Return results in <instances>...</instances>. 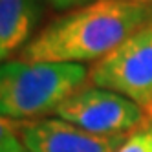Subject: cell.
I'll return each instance as SVG.
<instances>
[{
	"instance_id": "5",
	"label": "cell",
	"mask_w": 152,
	"mask_h": 152,
	"mask_svg": "<svg viewBox=\"0 0 152 152\" xmlns=\"http://www.w3.org/2000/svg\"><path fill=\"white\" fill-rule=\"evenodd\" d=\"M18 132L29 152H117L128 136H97L59 117L20 121Z\"/></svg>"
},
{
	"instance_id": "9",
	"label": "cell",
	"mask_w": 152,
	"mask_h": 152,
	"mask_svg": "<svg viewBox=\"0 0 152 152\" xmlns=\"http://www.w3.org/2000/svg\"><path fill=\"white\" fill-rule=\"evenodd\" d=\"M50 6H53L55 9H62V11H72L75 7L86 6L90 2H95V0H46Z\"/></svg>"
},
{
	"instance_id": "3",
	"label": "cell",
	"mask_w": 152,
	"mask_h": 152,
	"mask_svg": "<svg viewBox=\"0 0 152 152\" xmlns=\"http://www.w3.org/2000/svg\"><path fill=\"white\" fill-rule=\"evenodd\" d=\"M95 86L134 101L152 117V17L90 70Z\"/></svg>"
},
{
	"instance_id": "11",
	"label": "cell",
	"mask_w": 152,
	"mask_h": 152,
	"mask_svg": "<svg viewBox=\"0 0 152 152\" xmlns=\"http://www.w3.org/2000/svg\"><path fill=\"white\" fill-rule=\"evenodd\" d=\"M125 2H134V4H143V6H150V7H152V0H125Z\"/></svg>"
},
{
	"instance_id": "7",
	"label": "cell",
	"mask_w": 152,
	"mask_h": 152,
	"mask_svg": "<svg viewBox=\"0 0 152 152\" xmlns=\"http://www.w3.org/2000/svg\"><path fill=\"white\" fill-rule=\"evenodd\" d=\"M117 152H152V119L130 132Z\"/></svg>"
},
{
	"instance_id": "8",
	"label": "cell",
	"mask_w": 152,
	"mask_h": 152,
	"mask_svg": "<svg viewBox=\"0 0 152 152\" xmlns=\"http://www.w3.org/2000/svg\"><path fill=\"white\" fill-rule=\"evenodd\" d=\"M20 121L0 117V150L20 141Z\"/></svg>"
},
{
	"instance_id": "1",
	"label": "cell",
	"mask_w": 152,
	"mask_h": 152,
	"mask_svg": "<svg viewBox=\"0 0 152 152\" xmlns=\"http://www.w3.org/2000/svg\"><path fill=\"white\" fill-rule=\"evenodd\" d=\"M152 17V7L95 0L53 18L18 53L26 62H99Z\"/></svg>"
},
{
	"instance_id": "10",
	"label": "cell",
	"mask_w": 152,
	"mask_h": 152,
	"mask_svg": "<svg viewBox=\"0 0 152 152\" xmlns=\"http://www.w3.org/2000/svg\"><path fill=\"white\" fill-rule=\"evenodd\" d=\"M0 152H29V150L24 147V143H22V141H17V143L9 145V147H6V148H2Z\"/></svg>"
},
{
	"instance_id": "6",
	"label": "cell",
	"mask_w": 152,
	"mask_h": 152,
	"mask_svg": "<svg viewBox=\"0 0 152 152\" xmlns=\"http://www.w3.org/2000/svg\"><path fill=\"white\" fill-rule=\"evenodd\" d=\"M46 0H0V64L22 51L37 33Z\"/></svg>"
},
{
	"instance_id": "2",
	"label": "cell",
	"mask_w": 152,
	"mask_h": 152,
	"mask_svg": "<svg viewBox=\"0 0 152 152\" xmlns=\"http://www.w3.org/2000/svg\"><path fill=\"white\" fill-rule=\"evenodd\" d=\"M88 75L84 64L6 61L0 64V117L28 121L55 114Z\"/></svg>"
},
{
	"instance_id": "4",
	"label": "cell",
	"mask_w": 152,
	"mask_h": 152,
	"mask_svg": "<svg viewBox=\"0 0 152 152\" xmlns=\"http://www.w3.org/2000/svg\"><path fill=\"white\" fill-rule=\"evenodd\" d=\"M55 115L97 136H126L143 126L148 114L125 95L90 84L73 92Z\"/></svg>"
}]
</instances>
